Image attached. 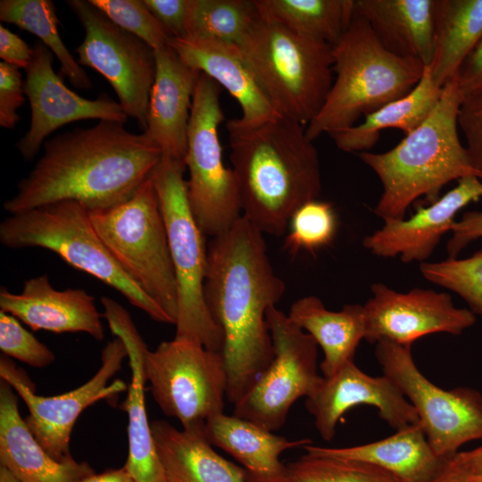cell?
Wrapping results in <instances>:
<instances>
[{"label": "cell", "mask_w": 482, "mask_h": 482, "mask_svg": "<svg viewBox=\"0 0 482 482\" xmlns=\"http://www.w3.org/2000/svg\"><path fill=\"white\" fill-rule=\"evenodd\" d=\"M267 253L263 233L241 215L207 246L206 306L223 335L227 399L235 405L274 356L266 312L285 293Z\"/></svg>", "instance_id": "obj_1"}, {"label": "cell", "mask_w": 482, "mask_h": 482, "mask_svg": "<svg viewBox=\"0 0 482 482\" xmlns=\"http://www.w3.org/2000/svg\"><path fill=\"white\" fill-rule=\"evenodd\" d=\"M43 147L4 204L10 214L62 201L77 202L89 212L113 207L135 194L162 156L144 133L112 120L58 134Z\"/></svg>", "instance_id": "obj_2"}, {"label": "cell", "mask_w": 482, "mask_h": 482, "mask_svg": "<svg viewBox=\"0 0 482 482\" xmlns=\"http://www.w3.org/2000/svg\"><path fill=\"white\" fill-rule=\"evenodd\" d=\"M226 127L242 215L262 233L284 235L295 212L321 193L319 154L305 126L277 115L251 128Z\"/></svg>", "instance_id": "obj_3"}, {"label": "cell", "mask_w": 482, "mask_h": 482, "mask_svg": "<svg viewBox=\"0 0 482 482\" xmlns=\"http://www.w3.org/2000/svg\"><path fill=\"white\" fill-rule=\"evenodd\" d=\"M457 75L443 87L427 119L395 147L384 153H359L378 177L382 194L373 212L383 219L403 220L420 197L437 200L453 180L482 175L471 163L459 136L458 114L462 101Z\"/></svg>", "instance_id": "obj_4"}, {"label": "cell", "mask_w": 482, "mask_h": 482, "mask_svg": "<svg viewBox=\"0 0 482 482\" xmlns=\"http://www.w3.org/2000/svg\"><path fill=\"white\" fill-rule=\"evenodd\" d=\"M333 72L328 95L318 114L305 127L313 141L355 125L362 117L406 96L420 80L425 65L387 51L365 19L353 17L332 46Z\"/></svg>", "instance_id": "obj_5"}, {"label": "cell", "mask_w": 482, "mask_h": 482, "mask_svg": "<svg viewBox=\"0 0 482 482\" xmlns=\"http://www.w3.org/2000/svg\"><path fill=\"white\" fill-rule=\"evenodd\" d=\"M238 46L275 112L306 127L333 83L332 46L260 16Z\"/></svg>", "instance_id": "obj_6"}, {"label": "cell", "mask_w": 482, "mask_h": 482, "mask_svg": "<svg viewBox=\"0 0 482 482\" xmlns=\"http://www.w3.org/2000/svg\"><path fill=\"white\" fill-rule=\"evenodd\" d=\"M0 242L11 249L50 250L73 268L120 292L152 320H172L120 267L95 230L89 211L73 201H62L10 214L0 223Z\"/></svg>", "instance_id": "obj_7"}, {"label": "cell", "mask_w": 482, "mask_h": 482, "mask_svg": "<svg viewBox=\"0 0 482 482\" xmlns=\"http://www.w3.org/2000/svg\"><path fill=\"white\" fill-rule=\"evenodd\" d=\"M186 165L162 156L150 175L164 220L178 288L175 338L187 339L222 353L223 335L204 296L207 246L189 207Z\"/></svg>", "instance_id": "obj_8"}, {"label": "cell", "mask_w": 482, "mask_h": 482, "mask_svg": "<svg viewBox=\"0 0 482 482\" xmlns=\"http://www.w3.org/2000/svg\"><path fill=\"white\" fill-rule=\"evenodd\" d=\"M92 225L128 275L175 325L178 288L164 220L149 178L113 207L89 212Z\"/></svg>", "instance_id": "obj_9"}, {"label": "cell", "mask_w": 482, "mask_h": 482, "mask_svg": "<svg viewBox=\"0 0 482 482\" xmlns=\"http://www.w3.org/2000/svg\"><path fill=\"white\" fill-rule=\"evenodd\" d=\"M220 86L201 72L194 93L185 158L187 194L192 214L204 236L228 230L242 215L232 168L225 166L219 128L225 120Z\"/></svg>", "instance_id": "obj_10"}, {"label": "cell", "mask_w": 482, "mask_h": 482, "mask_svg": "<svg viewBox=\"0 0 482 482\" xmlns=\"http://www.w3.org/2000/svg\"><path fill=\"white\" fill-rule=\"evenodd\" d=\"M144 371L159 408L183 429L204 431L210 418L223 413L228 382L221 353L174 337L146 349Z\"/></svg>", "instance_id": "obj_11"}, {"label": "cell", "mask_w": 482, "mask_h": 482, "mask_svg": "<svg viewBox=\"0 0 482 482\" xmlns=\"http://www.w3.org/2000/svg\"><path fill=\"white\" fill-rule=\"evenodd\" d=\"M411 345L376 343V357L387 377L414 407L435 453L448 459L464 444L482 439V396L469 387L445 390L418 369Z\"/></svg>", "instance_id": "obj_12"}, {"label": "cell", "mask_w": 482, "mask_h": 482, "mask_svg": "<svg viewBox=\"0 0 482 482\" xmlns=\"http://www.w3.org/2000/svg\"><path fill=\"white\" fill-rule=\"evenodd\" d=\"M266 320L274 356L250 391L234 405L233 415L270 430L279 429L293 404L307 397L321 380L318 345L287 314L271 306Z\"/></svg>", "instance_id": "obj_13"}, {"label": "cell", "mask_w": 482, "mask_h": 482, "mask_svg": "<svg viewBox=\"0 0 482 482\" xmlns=\"http://www.w3.org/2000/svg\"><path fill=\"white\" fill-rule=\"evenodd\" d=\"M67 4L85 29L84 40L76 49L78 62L109 82L125 113L144 132L155 77L154 49L113 23L89 0H69Z\"/></svg>", "instance_id": "obj_14"}, {"label": "cell", "mask_w": 482, "mask_h": 482, "mask_svg": "<svg viewBox=\"0 0 482 482\" xmlns=\"http://www.w3.org/2000/svg\"><path fill=\"white\" fill-rule=\"evenodd\" d=\"M125 358H128L127 347L116 337L103 348L101 366L89 380L71 391L53 396L37 395L26 372L5 355L0 357V378L26 403L29 414L25 422L41 446L54 460L65 461L72 459L71 435L80 413L96 402L128 388L120 379L108 385L111 378L120 370Z\"/></svg>", "instance_id": "obj_15"}, {"label": "cell", "mask_w": 482, "mask_h": 482, "mask_svg": "<svg viewBox=\"0 0 482 482\" xmlns=\"http://www.w3.org/2000/svg\"><path fill=\"white\" fill-rule=\"evenodd\" d=\"M53 54L42 42L32 46L24 93L30 106V124L16 147L25 161L38 153L46 137L77 120H99L125 123L128 115L120 103L106 95L90 100L69 89L53 68Z\"/></svg>", "instance_id": "obj_16"}, {"label": "cell", "mask_w": 482, "mask_h": 482, "mask_svg": "<svg viewBox=\"0 0 482 482\" xmlns=\"http://www.w3.org/2000/svg\"><path fill=\"white\" fill-rule=\"evenodd\" d=\"M371 293L363 305L369 343L411 345L434 333L460 335L476 321L474 312L455 307L447 293L422 288L400 293L382 283L373 284Z\"/></svg>", "instance_id": "obj_17"}, {"label": "cell", "mask_w": 482, "mask_h": 482, "mask_svg": "<svg viewBox=\"0 0 482 482\" xmlns=\"http://www.w3.org/2000/svg\"><path fill=\"white\" fill-rule=\"evenodd\" d=\"M364 404L375 407L395 430L420 422L414 407L387 377L370 376L353 361L334 375L322 377L305 401L317 431L326 441L335 436L337 422L348 410Z\"/></svg>", "instance_id": "obj_18"}, {"label": "cell", "mask_w": 482, "mask_h": 482, "mask_svg": "<svg viewBox=\"0 0 482 482\" xmlns=\"http://www.w3.org/2000/svg\"><path fill=\"white\" fill-rule=\"evenodd\" d=\"M482 197V180L469 176L408 219L386 220L381 229L363 239V245L381 257L400 256L403 262H425L441 237L451 232L456 213Z\"/></svg>", "instance_id": "obj_19"}, {"label": "cell", "mask_w": 482, "mask_h": 482, "mask_svg": "<svg viewBox=\"0 0 482 482\" xmlns=\"http://www.w3.org/2000/svg\"><path fill=\"white\" fill-rule=\"evenodd\" d=\"M104 312L113 335L120 337L128 350L131 380L121 408L129 417V454L124 468L135 482H169L159 458L148 421L145 402L144 358L147 346L129 312L115 301L102 297Z\"/></svg>", "instance_id": "obj_20"}, {"label": "cell", "mask_w": 482, "mask_h": 482, "mask_svg": "<svg viewBox=\"0 0 482 482\" xmlns=\"http://www.w3.org/2000/svg\"><path fill=\"white\" fill-rule=\"evenodd\" d=\"M154 52L155 77L143 133L162 156L185 163L190 112L201 72L184 63L170 46Z\"/></svg>", "instance_id": "obj_21"}, {"label": "cell", "mask_w": 482, "mask_h": 482, "mask_svg": "<svg viewBox=\"0 0 482 482\" xmlns=\"http://www.w3.org/2000/svg\"><path fill=\"white\" fill-rule=\"evenodd\" d=\"M0 309L33 330L84 332L97 341L104 338L103 314L95 304V297L80 288L57 290L46 274L26 280L19 294L2 287Z\"/></svg>", "instance_id": "obj_22"}, {"label": "cell", "mask_w": 482, "mask_h": 482, "mask_svg": "<svg viewBox=\"0 0 482 482\" xmlns=\"http://www.w3.org/2000/svg\"><path fill=\"white\" fill-rule=\"evenodd\" d=\"M169 46L187 66L224 87L238 103L242 115L229 121L251 128L277 116L245 63L237 45L199 37H171Z\"/></svg>", "instance_id": "obj_23"}, {"label": "cell", "mask_w": 482, "mask_h": 482, "mask_svg": "<svg viewBox=\"0 0 482 482\" xmlns=\"http://www.w3.org/2000/svg\"><path fill=\"white\" fill-rule=\"evenodd\" d=\"M14 390L0 381V462L21 482H75L95 473L87 462L58 461L21 416Z\"/></svg>", "instance_id": "obj_24"}, {"label": "cell", "mask_w": 482, "mask_h": 482, "mask_svg": "<svg viewBox=\"0 0 482 482\" xmlns=\"http://www.w3.org/2000/svg\"><path fill=\"white\" fill-rule=\"evenodd\" d=\"M204 433L212 445L222 449L242 465L250 482H286L287 467L279 460L280 454L312 444L307 438L289 440L224 412L210 418Z\"/></svg>", "instance_id": "obj_25"}, {"label": "cell", "mask_w": 482, "mask_h": 482, "mask_svg": "<svg viewBox=\"0 0 482 482\" xmlns=\"http://www.w3.org/2000/svg\"><path fill=\"white\" fill-rule=\"evenodd\" d=\"M305 453L358 461L373 465L399 482H429L446 459L433 450L420 422L408 425L386 438L365 445L330 448L312 444Z\"/></svg>", "instance_id": "obj_26"}, {"label": "cell", "mask_w": 482, "mask_h": 482, "mask_svg": "<svg viewBox=\"0 0 482 482\" xmlns=\"http://www.w3.org/2000/svg\"><path fill=\"white\" fill-rule=\"evenodd\" d=\"M434 0H354L353 14L366 20L390 53L421 62L433 55Z\"/></svg>", "instance_id": "obj_27"}, {"label": "cell", "mask_w": 482, "mask_h": 482, "mask_svg": "<svg viewBox=\"0 0 482 482\" xmlns=\"http://www.w3.org/2000/svg\"><path fill=\"white\" fill-rule=\"evenodd\" d=\"M153 437L169 482H250L247 472L220 456L204 431L151 422Z\"/></svg>", "instance_id": "obj_28"}, {"label": "cell", "mask_w": 482, "mask_h": 482, "mask_svg": "<svg viewBox=\"0 0 482 482\" xmlns=\"http://www.w3.org/2000/svg\"><path fill=\"white\" fill-rule=\"evenodd\" d=\"M287 315L322 349L324 358L320 368L325 378L353 362L356 348L365 338L362 304H345L335 312L327 309L319 297L308 295L293 303Z\"/></svg>", "instance_id": "obj_29"}, {"label": "cell", "mask_w": 482, "mask_h": 482, "mask_svg": "<svg viewBox=\"0 0 482 482\" xmlns=\"http://www.w3.org/2000/svg\"><path fill=\"white\" fill-rule=\"evenodd\" d=\"M482 38V0H434L433 55L428 68L443 87Z\"/></svg>", "instance_id": "obj_30"}, {"label": "cell", "mask_w": 482, "mask_h": 482, "mask_svg": "<svg viewBox=\"0 0 482 482\" xmlns=\"http://www.w3.org/2000/svg\"><path fill=\"white\" fill-rule=\"evenodd\" d=\"M442 87L433 80L427 66L419 83L406 96L364 116V120L329 136L344 152H368L386 129H397L406 136L419 127L436 105Z\"/></svg>", "instance_id": "obj_31"}, {"label": "cell", "mask_w": 482, "mask_h": 482, "mask_svg": "<svg viewBox=\"0 0 482 482\" xmlns=\"http://www.w3.org/2000/svg\"><path fill=\"white\" fill-rule=\"evenodd\" d=\"M260 16L334 46L348 28L354 0H254Z\"/></svg>", "instance_id": "obj_32"}, {"label": "cell", "mask_w": 482, "mask_h": 482, "mask_svg": "<svg viewBox=\"0 0 482 482\" xmlns=\"http://www.w3.org/2000/svg\"><path fill=\"white\" fill-rule=\"evenodd\" d=\"M0 20L37 36L58 59L62 73L77 88L88 89L91 80L74 59L57 29L58 17L50 0H1Z\"/></svg>", "instance_id": "obj_33"}, {"label": "cell", "mask_w": 482, "mask_h": 482, "mask_svg": "<svg viewBox=\"0 0 482 482\" xmlns=\"http://www.w3.org/2000/svg\"><path fill=\"white\" fill-rule=\"evenodd\" d=\"M259 19L254 0H194L187 37L238 46Z\"/></svg>", "instance_id": "obj_34"}, {"label": "cell", "mask_w": 482, "mask_h": 482, "mask_svg": "<svg viewBox=\"0 0 482 482\" xmlns=\"http://www.w3.org/2000/svg\"><path fill=\"white\" fill-rule=\"evenodd\" d=\"M287 467L286 482H399L373 465L330 456L304 453Z\"/></svg>", "instance_id": "obj_35"}, {"label": "cell", "mask_w": 482, "mask_h": 482, "mask_svg": "<svg viewBox=\"0 0 482 482\" xmlns=\"http://www.w3.org/2000/svg\"><path fill=\"white\" fill-rule=\"evenodd\" d=\"M420 270L427 280L453 291L473 312L482 314V250L463 259L425 262Z\"/></svg>", "instance_id": "obj_36"}, {"label": "cell", "mask_w": 482, "mask_h": 482, "mask_svg": "<svg viewBox=\"0 0 482 482\" xmlns=\"http://www.w3.org/2000/svg\"><path fill=\"white\" fill-rule=\"evenodd\" d=\"M284 247L291 253L301 250L314 253L329 245L336 234L337 217L328 202L313 200L299 207L292 215Z\"/></svg>", "instance_id": "obj_37"}, {"label": "cell", "mask_w": 482, "mask_h": 482, "mask_svg": "<svg viewBox=\"0 0 482 482\" xmlns=\"http://www.w3.org/2000/svg\"><path fill=\"white\" fill-rule=\"evenodd\" d=\"M113 23L139 37L154 50L169 46L171 36L143 0H89Z\"/></svg>", "instance_id": "obj_38"}, {"label": "cell", "mask_w": 482, "mask_h": 482, "mask_svg": "<svg viewBox=\"0 0 482 482\" xmlns=\"http://www.w3.org/2000/svg\"><path fill=\"white\" fill-rule=\"evenodd\" d=\"M0 350L4 355L36 368L46 367L55 360L54 353L47 345L25 329L17 318L2 311Z\"/></svg>", "instance_id": "obj_39"}, {"label": "cell", "mask_w": 482, "mask_h": 482, "mask_svg": "<svg viewBox=\"0 0 482 482\" xmlns=\"http://www.w3.org/2000/svg\"><path fill=\"white\" fill-rule=\"evenodd\" d=\"M458 126L464 135L471 163L482 175V90L463 96Z\"/></svg>", "instance_id": "obj_40"}, {"label": "cell", "mask_w": 482, "mask_h": 482, "mask_svg": "<svg viewBox=\"0 0 482 482\" xmlns=\"http://www.w3.org/2000/svg\"><path fill=\"white\" fill-rule=\"evenodd\" d=\"M24 81L19 68L0 62V126L12 129L20 120L18 109L25 101Z\"/></svg>", "instance_id": "obj_41"}, {"label": "cell", "mask_w": 482, "mask_h": 482, "mask_svg": "<svg viewBox=\"0 0 482 482\" xmlns=\"http://www.w3.org/2000/svg\"><path fill=\"white\" fill-rule=\"evenodd\" d=\"M171 37H186L194 0H143Z\"/></svg>", "instance_id": "obj_42"}, {"label": "cell", "mask_w": 482, "mask_h": 482, "mask_svg": "<svg viewBox=\"0 0 482 482\" xmlns=\"http://www.w3.org/2000/svg\"><path fill=\"white\" fill-rule=\"evenodd\" d=\"M451 233L452 237L446 245L448 258H457L468 245L482 238V211L463 213L453 224Z\"/></svg>", "instance_id": "obj_43"}, {"label": "cell", "mask_w": 482, "mask_h": 482, "mask_svg": "<svg viewBox=\"0 0 482 482\" xmlns=\"http://www.w3.org/2000/svg\"><path fill=\"white\" fill-rule=\"evenodd\" d=\"M32 56V47L3 25L0 26V57L17 68L27 69Z\"/></svg>", "instance_id": "obj_44"}, {"label": "cell", "mask_w": 482, "mask_h": 482, "mask_svg": "<svg viewBox=\"0 0 482 482\" xmlns=\"http://www.w3.org/2000/svg\"><path fill=\"white\" fill-rule=\"evenodd\" d=\"M457 78L462 96L482 90V38L461 64Z\"/></svg>", "instance_id": "obj_45"}, {"label": "cell", "mask_w": 482, "mask_h": 482, "mask_svg": "<svg viewBox=\"0 0 482 482\" xmlns=\"http://www.w3.org/2000/svg\"><path fill=\"white\" fill-rule=\"evenodd\" d=\"M447 460L460 470L482 474V445L471 451L458 452Z\"/></svg>", "instance_id": "obj_46"}, {"label": "cell", "mask_w": 482, "mask_h": 482, "mask_svg": "<svg viewBox=\"0 0 482 482\" xmlns=\"http://www.w3.org/2000/svg\"><path fill=\"white\" fill-rule=\"evenodd\" d=\"M429 482H482V474L460 470L446 459L440 471Z\"/></svg>", "instance_id": "obj_47"}, {"label": "cell", "mask_w": 482, "mask_h": 482, "mask_svg": "<svg viewBox=\"0 0 482 482\" xmlns=\"http://www.w3.org/2000/svg\"><path fill=\"white\" fill-rule=\"evenodd\" d=\"M75 482H135L129 471L124 468L108 470L102 473H94Z\"/></svg>", "instance_id": "obj_48"}, {"label": "cell", "mask_w": 482, "mask_h": 482, "mask_svg": "<svg viewBox=\"0 0 482 482\" xmlns=\"http://www.w3.org/2000/svg\"><path fill=\"white\" fill-rule=\"evenodd\" d=\"M0 482H21L8 469L0 465Z\"/></svg>", "instance_id": "obj_49"}]
</instances>
